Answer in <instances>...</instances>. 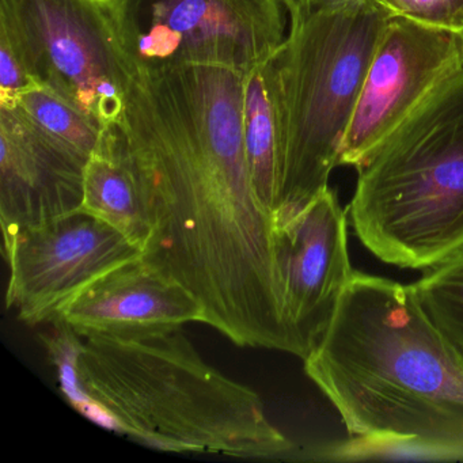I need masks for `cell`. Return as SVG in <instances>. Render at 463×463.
<instances>
[{
    "label": "cell",
    "mask_w": 463,
    "mask_h": 463,
    "mask_svg": "<svg viewBox=\"0 0 463 463\" xmlns=\"http://www.w3.org/2000/svg\"><path fill=\"white\" fill-rule=\"evenodd\" d=\"M17 107L40 129L83 158H90L105 129L47 86L33 83L18 99Z\"/></svg>",
    "instance_id": "obj_15"
},
{
    "label": "cell",
    "mask_w": 463,
    "mask_h": 463,
    "mask_svg": "<svg viewBox=\"0 0 463 463\" xmlns=\"http://www.w3.org/2000/svg\"><path fill=\"white\" fill-rule=\"evenodd\" d=\"M80 210L109 224L145 251L150 238L147 213L118 127L105 129L99 147L86 162Z\"/></svg>",
    "instance_id": "obj_13"
},
{
    "label": "cell",
    "mask_w": 463,
    "mask_h": 463,
    "mask_svg": "<svg viewBox=\"0 0 463 463\" xmlns=\"http://www.w3.org/2000/svg\"><path fill=\"white\" fill-rule=\"evenodd\" d=\"M78 365L109 430L145 446L248 459L292 449L261 397L208 364L183 327L86 337Z\"/></svg>",
    "instance_id": "obj_3"
},
{
    "label": "cell",
    "mask_w": 463,
    "mask_h": 463,
    "mask_svg": "<svg viewBox=\"0 0 463 463\" xmlns=\"http://www.w3.org/2000/svg\"><path fill=\"white\" fill-rule=\"evenodd\" d=\"M392 17L444 31H463V0H375Z\"/></svg>",
    "instance_id": "obj_18"
},
{
    "label": "cell",
    "mask_w": 463,
    "mask_h": 463,
    "mask_svg": "<svg viewBox=\"0 0 463 463\" xmlns=\"http://www.w3.org/2000/svg\"><path fill=\"white\" fill-rule=\"evenodd\" d=\"M303 362L351 436L327 459H463V359L411 286L354 270Z\"/></svg>",
    "instance_id": "obj_2"
},
{
    "label": "cell",
    "mask_w": 463,
    "mask_h": 463,
    "mask_svg": "<svg viewBox=\"0 0 463 463\" xmlns=\"http://www.w3.org/2000/svg\"><path fill=\"white\" fill-rule=\"evenodd\" d=\"M86 162L18 107H0V223L4 238L74 213Z\"/></svg>",
    "instance_id": "obj_11"
},
{
    "label": "cell",
    "mask_w": 463,
    "mask_h": 463,
    "mask_svg": "<svg viewBox=\"0 0 463 463\" xmlns=\"http://www.w3.org/2000/svg\"><path fill=\"white\" fill-rule=\"evenodd\" d=\"M357 170L346 207L384 264L430 269L463 250V70L439 86Z\"/></svg>",
    "instance_id": "obj_4"
},
{
    "label": "cell",
    "mask_w": 463,
    "mask_h": 463,
    "mask_svg": "<svg viewBox=\"0 0 463 463\" xmlns=\"http://www.w3.org/2000/svg\"><path fill=\"white\" fill-rule=\"evenodd\" d=\"M346 227L348 213L330 188L288 223L276 227L284 311L302 360L324 337L354 276Z\"/></svg>",
    "instance_id": "obj_10"
},
{
    "label": "cell",
    "mask_w": 463,
    "mask_h": 463,
    "mask_svg": "<svg viewBox=\"0 0 463 463\" xmlns=\"http://www.w3.org/2000/svg\"><path fill=\"white\" fill-rule=\"evenodd\" d=\"M267 61L243 74V143L254 191L261 204L273 215L280 146L275 93Z\"/></svg>",
    "instance_id": "obj_14"
},
{
    "label": "cell",
    "mask_w": 463,
    "mask_h": 463,
    "mask_svg": "<svg viewBox=\"0 0 463 463\" xmlns=\"http://www.w3.org/2000/svg\"><path fill=\"white\" fill-rule=\"evenodd\" d=\"M242 83L221 66L137 70L118 132L150 226L143 259L235 345L297 356L278 229L246 158Z\"/></svg>",
    "instance_id": "obj_1"
},
{
    "label": "cell",
    "mask_w": 463,
    "mask_h": 463,
    "mask_svg": "<svg viewBox=\"0 0 463 463\" xmlns=\"http://www.w3.org/2000/svg\"><path fill=\"white\" fill-rule=\"evenodd\" d=\"M360 2H363V0H311V14L313 13L344 9V7L351 6V5L360 4Z\"/></svg>",
    "instance_id": "obj_21"
},
{
    "label": "cell",
    "mask_w": 463,
    "mask_h": 463,
    "mask_svg": "<svg viewBox=\"0 0 463 463\" xmlns=\"http://www.w3.org/2000/svg\"><path fill=\"white\" fill-rule=\"evenodd\" d=\"M6 307L28 325L48 324L108 270L143 257L121 232L78 210L4 238Z\"/></svg>",
    "instance_id": "obj_8"
},
{
    "label": "cell",
    "mask_w": 463,
    "mask_h": 463,
    "mask_svg": "<svg viewBox=\"0 0 463 463\" xmlns=\"http://www.w3.org/2000/svg\"><path fill=\"white\" fill-rule=\"evenodd\" d=\"M112 7L135 71L221 66L246 74L287 37L281 0H112Z\"/></svg>",
    "instance_id": "obj_7"
},
{
    "label": "cell",
    "mask_w": 463,
    "mask_h": 463,
    "mask_svg": "<svg viewBox=\"0 0 463 463\" xmlns=\"http://www.w3.org/2000/svg\"><path fill=\"white\" fill-rule=\"evenodd\" d=\"M33 83L14 43L0 32V107H17L21 94Z\"/></svg>",
    "instance_id": "obj_19"
},
{
    "label": "cell",
    "mask_w": 463,
    "mask_h": 463,
    "mask_svg": "<svg viewBox=\"0 0 463 463\" xmlns=\"http://www.w3.org/2000/svg\"><path fill=\"white\" fill-rule=\"evenodd\" d=\"M411 288L428 318L463 359V250L428 269Z\"/></svg>",
    "instance_id": "obj_16"
},
{
    "label": "cell",
    "mask_w": 463,
    "mask_h": 463,
    "mask_svg": "<svg viewBox=\"0 0 463 463\" xmlns=\"http://www.w3.org/2000/svg\"><path fill=\"white\" fill-rule=\"evenodd\" d=\"M460 36H462V40H463V31H462V33H460Z\"/></svg>",
    "instance_id": "obj_22"
},
{
    "label": "cell",
    "mask_w": 463,
    "mask_h": 463,
    "mask_svg": "<svg viewBox=\"0 0 463 463\" xmlns=\"http://www.w3.org/2000/svg\"><path fill=\"white\" fill-rule=\"evenodd\" d=\"M0 32L14 43L32 80L97 126H120L135 69L112 0H0Z\"/></svg>",
    "instance_id": "obj_6"
},
{
    "label": "cell",
    "mask_w": 463,
    "mask_h": 463,
    "mask_svg": "<svg viewBox=\"0 0 463 463\" xmlns=\"http://www.w3.org/2000/svg\"><path fill=\"white\" fill-rule=\"evenodd\" d=\"M392 15L375 0L313 13L267 61L279 123L276 227L329 188L373 51Z\"/></svg>",
    "instance_id": "obj_5"
},
{
    "label": "cell",
    "mask_w": 463,
    "mask_h": 463,
    "mask_svg": "<svg viewBox=\"0 0 463 463\" xmlns=\"http://www.w3.org/2000/svg\"><path fill=\"white\" fill-rule=\"evenodd\" d=\"M56 319L85 338L126 337L191 322L203 324L204 308L185 287L140 257L99 276L75 295Z\"/></svg>",
    "instance_id": "obj_12"
},
{
    "label": "cell",
    "mask_w": 463,
    "mask_h": 463,
    "mask_svg": "<svg viewBox=\"0 0 463 463\" xmlns=\"http://www.w3.org/2000/svg\"><path fill=\"white\" fill-rule=\"evenodd\" d=\"M462 70L460 33L390 18L368 66L338 166L359 169L439 86Z\"/></svg>",
    "instance_id": "obj_9"
},
{
    "label": "cell",
    "mask_w": 463,
    "mask_h": 463,
    "mask_svg": "<svg viewBox=\"0 0 463 463\" xmlns=\"http://www.w3.org/2000/svg\"><path fill=\"white\" fill-rule=\"evenodd\" d=\"M53 332L43 337L51 362L56 367L61 390L69 402L83 416L109 430V422L90 395L83 389L80 375V354L82 351V335L61 319L51 322Z\"/></svg>",
    "instance_id": "obj_17"
},
{
    "label": "cell",
    "mask_w": 463,
    "mask_h": 463,
    "mask_svg": "<svg viewBox=\"0 0 463 463\" xmlns=\"http://www.w3.org/2000/svg\"><path fill=\"white\" fill-rule=\"evenodd\" d=\"M289 14L291 26L305 21L311 14V0H281Z\"/></svg>",
    "instance_id": "obj_20"
}]
</instances>
